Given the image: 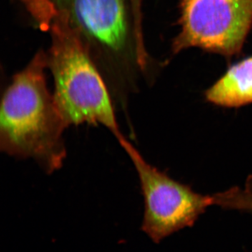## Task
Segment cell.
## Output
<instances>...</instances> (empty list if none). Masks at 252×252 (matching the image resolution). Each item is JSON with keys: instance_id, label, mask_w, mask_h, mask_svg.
<instances>
[{"instance_id": "1", "label": "cell", "mask_w": 252, "mask_h": 252, "mask_svg": "<svg viewBox=\"0 0 252 252\" xmlns=\"http://www.w3.org/2000/svg\"><path fill=\"white\" fill-rule=\"evenodd\" d=\"M23 1L51 35L48 67L54 77L55 101L68 127L102 125L119 140L124 135L111 94L88 54L80 29L50 0Z\"/></svg>"}, {"instance_id": "2", "label": "cell", "mask_w": 252, "mask_h": 252, "mask_svg": "<svg viewBox=\"0 0 252 252\" xmlns=\"http://www.w3.org/2000/svg\"><path fill=\"white\" fill-rule=\"evenodd\" d=\"M48 56L39 51L13 78L1 99L0 149L18 158H32L47 172L62 167L63 139L68 127L50 93L45 70Z\"/></svg>"}, {"instance_id": "3", "label": "cell", "mask_w": 252, "mask_h": 252, "mask_svg": "<svg viewBox=\"0 0 252 252\" xmlns=\"http://www.w3.org/2000/svg\"><path fill=\"white\" fill-rule=\"evenodd\" d=\"M135 167L144 201L142 230L159 243L195 224L207 209L216 205L215 195L197 193L147 162L124 136L118 140Z\"/></svg>"}, {"instance_id": "4", "label": "cell", "mask_w": 252, "mask_h": 252, "mask_svg": "<svg viewBox=\"0 0 252 252\" xmlns=\"http://www.w3.org/2000/svg\"><path fill=\"white\" fill-rule=\"evenodd\" d=\"M179 7L172 54L196 47L230 59L242 52L252 28V0H180Z\"/></svg>"}, {"instance_id": "5", "label": "cell", "mask_w": 252, "mask_h": 252, "mask_svg": "<svg viewBox=\"0 0 252 252\" xmlns=\"http://www.w3.org/2000/svg\"><path fill=\"white\" fill-rule=\"evenodd\" d=\"M74 24L110 49H122L127 36L123 0H50Z\"/></svg>"}, {"instance_id": "6", "label": "cell", "mask_w": 252, "mask_h": 252, "mask_svg": "<svg viewBox=\"0 0 252 252\" xmlns=\"http://www.w3.org/2000/svg\"><path fill=\"white\" fill-rule=\"evenodd\" d=\"M207 102L224 108L252 103V56L228 68L205 92Z\"/></svg>"}, {"instance_id": "7", "label": "cell", "mask_w": 252, "mask_h": 252, "mask_svg": "<svg viewBox=\"0 0 252 252\" xmlns=\"http://www.w3.org/2000/svg\"><path fill=\"white\" fill-rule=\"evenodd\" d=\"M226 205L228 209L252 213V176L243 189L234 187L228 190Z\"/></svg>"}, {"instance_id": "8", "label": "cell", "mask_w": 252, "mask_h": 252, "mask_svg": "<svg viewBox=\"0 0 252 252\" xmlns=\"http://www.w3.org/2000/svg\"><path fill=\"white\" fill-rule=\"evenodd\" d=\"M133 20V33L135 36L143 34L142 31V0H130Z\"/></svg>"}]
</instances>
